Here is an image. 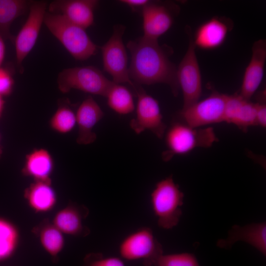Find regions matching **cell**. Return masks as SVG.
Segmentation results:
<instances>
[{
    "label": "cell",
    "instance_id": "obj_1",
    "mask_svg": "<svg viewBox=\"0 0 266 266\" xmlns=\"http://www.w3.org/2000/svg\"><path fill=\"white\" fill-rule=\"evenodd\" d=\"M127 47L131 54L129 77L136 85H167L176 97L180 89L177 67L169 59V53L158 40L143 36L129 41Z\"/></svg>",
    "mask_w": 266,
    "mask_h": 266
},
{
    "label": "cell",
    "instance_id": "obj_2",
    "mask_svg": "<svg viewBox=\"0 0 266 266\" xmlns=\"http://www.w3.org/2000/svg\"><path fill=\"white\" fill-rule=\"evenodd\" d=\"M164 137L166 149L162 158L165 162L197 148H209L219 140L212 127L194 128L177 120L166 129Z\"/></svg>",
    "mask_w": 266,
    "mask_h": 266
},
{
    "label": "cell",
    "instance_id": "obj_3",
    "mask_svg": "<svg viewBox=\"0 0 266 266\" xmlns=\"http://www.w3.org/2000/svg\"><path fill=\"white\" fill-rule=\"evenodd\" d=\"M43 22L76 60H86L97 53L98 47L88 36L85 29L62 15L46 12Z\"/></svg>",
    "mask_w": 266,
    "mask_h": 266
},
{
    "label": "cell",
    "instance_id": "obj_4",
    "mask_svg": "<svg viewBox=\"0 0 266 266\" xmlns=\"http://www.w3.org/2000/svg\"><path fill=\"white\" fill-rule=\"evenodd\" d=\"M184 197L172 175L156 184L150 195V201L160 227L170 229L178 224L182 215Z\"/></svg>",
    "mask_w": 266,
    "mask_h": 266
},
{
    "label": "cell",
    "instance_id": "obj_5",
    "mask_svg": "<svg viewBox=\"0 0 266 266\" xmlns=\"http://www.w3.org/2000/svg\"><path fill=\"white\" fill-rule=\"evenodd\" d=\"M113 82L93 66L66 68L57 78L58 88L63 93L76 89L105 97Z\"/></svg>",
    "mask_w": 266,
    "mask_h": 266
},
{
    "label": "cell",
    "instance_id": "obj_6",
    "mask_svg": "<svg viewBox=\"0 0 266 266\" xmlns=\"http://www.w3.org/2000/svg\"><path fill=\"white\" fill-rule=\"evenodd\" d=\"M118 250L123 259L142 260L144 266H153L163 254L162 244L148 227L140 228L127 235L120 242Z\"/></svg>",
    "mask_w": 266,
    "mask_h": 266
},
{
    "label": "cell",
    "instance_id": "obj_7",
    "mask_svg": "<svg viewBox=\"0 0 266 266\" xmlns=\"http://www.w3.org/2000/svg\"><path fill=\"white\" fill-rule=\"evenodd\" d=\"M137 97L135 116L130 122V127L137 134L150 131L162 139L167 129L164 122L158 101L147 94L140 85L133 87Z\"/></svg>",
    "mask_w": 266,
    "mask_h": 266
},
{
    "label": "cell",
    "instance_id": "obj_8",
    "mask_svg": "<svg viewBox=\"0 0 266 266\" xmlns=\"http://www.w3.org/2000/svg\"><path fill=\"white\" fill-rule=\"evenodd\" d=\"M126 27L117 24L107 41L101 47L104 70L110 74L112 81L117 84H134L129 77L128 55L123 41Z\"/></svg>",
    "mask_w": 266,
    "mask_h": 266
},
{
    "label": "cell",
    "instance_id": "obj_9",
    "mask_svg": "<svg viewBox=\"0 0 266 266\" xmlns=\"http://www.w3.org/2000/svg\"><path fill=\"white\" fill-rule=\"evenodd\" d=\"M226 94L213 91L205 99L182 108L177 120L194 128L224 122Z\"/></svg>",
    "mask_w": 266,
    "mask_h": 266
},
{
    "label": "cell",
    "instance_id": "obj_10",
    "mask_svg": "<svg viewBox=\"0 0 266 266\" xmlns=\"http://www.w3.org/2000/svg\"><path fill=\"white\" fill-rule=\"evenodd\" d=\"M187 31L189 36L188 48L177 68V80L183 97L182 108L200 100L202 92L201 76L195 52L196 46L190 28Z\"/></svg>",
    "mask_w": 266,
    "mask_h": 266
},
{
    "label": "cell",
    "instance_id": "obj_11",
    "mask_svg": "<svg viewBox=\"0 0 266 266\" xmlns=\"http://www.w3.org/2000/svg\"><path fill=\"white\" fill-rule=\"evenodd\" d=\"M47 2L33 1L30 12L24 25L15 39L17 65L22 72V63L33 47L44 21Z\"/></svg>",
    "mask_w": 266,
    "mask_h": 266
},
{
    "label": "cell",
    "instance_id": "obj_12",
    "mask_svg": "<svg viewBox=\"0 0 266 266\" xmlns=\"http://www.w3.org/2000/svg\"><path fill=\"white\" fill-rule=\"evenodd\" d=\"M96 0H56L49 5L50 13L62 15L71 22L86 29L93 25Z\"/></svg>",
    "mask_w": 266,
    "mask_h": 266
},
{
    "label": "cell",
    "instance_id": "obj_13",
    "mask_svg": "<svg viewBox=\"0 0 266 266\" xmlns=\"http://www.w3.org/2000/svg\"><path fill=\"white\" fill-rule=\"evenodd\" d=\"M252 51L251 58L244 72L238 93L247 100H250L255 93L263 78L266 60V40L259 39L255 41Z\"/></svg>",
    "mask_w": 266,
    "mask_h": 266
},
{
    "label": "cell",
    "instance_id": "obj_14",
    "mask_svg": "<svg viewBox=\"0 0 266 266\" xmlns=\"http://www.w3.org/2000/svg\"><path fill=\"white\" fill-rule=\"evenodd\" d=\"M103 116V111L92 97H89L82 102L76 112L78 128L76 140L78 144L88 145L96 141L97 134L93 129Z\"/></svg>",
    "mask_w": 266,
    "mask_h": 266
},
{
    "label": "cell",
    "instance_id": "obj_15",
    "mask_svg": "<svg viewBox=\"0 0 266 266\" xmlns=\"http://www.w3.org/2000/svg\"><path fill=\"white\" fill-rule=\"evenodd\" d=\"M224 122L247 132L249 127L257 126L255 103L244 99L238 94L227 95Z\"/></svg>",
    "mask_w": 266,
    "mask_h": 266
},
{
    "label": "cell",
    "instance_id": "obj_16",
    "mask_svg": "<svg viewBox=\"0 0 266 266\" xmlns=\"http://www.w3.org/2000/svg\"><path fill=\"white\" fill-rule=\"evenodd\" d=\"M143 37L158 40L172 25L173 18L165 5L150 2L142 8Z\"/></svg>",
    "mask_w": 266,
    "mask_h": 266
},
{
    "label": "cell",
    "instance_id": "obj_17",
    "mask_svg": "<svg viewBox=\"0 0 266 266\" xmlns=\"http://www.w3.org/2000/svg\"><path fill=\"white\" fill-rule=\"evenodd\" d=\"M238 241H243L250 244L266 256V223H253L244 227L234 225L229 231L227 238L218 240L217 245L221 248L229 249Z\"/></svg>",
    "mask_w": 266,
    "mask_h": 266
},
{
    "label": "cell",
    "instance_id": "obj_18",
    "mask_svg": "<svg viewBox=\"0 0 266 266\" xmlns=\"http://www.w3.org/2000/svg\"><path fill=\"white\" fill-rule=\"evenodd\" d=\"M230 30L228 20L213 17L199 27L193 38L194 43L202 49H216L223 44Z\"/></svg>",
    "mask_w": 266,
    "mask_h": 266
},
{
    "label": "cell",
    "instance_id": "obj_19",
    "mask_svg": "<svg viewBox=\"0 0 266 266\" xmlns=\"http://www.w3.org/2000/svg\"><path fill=\"white\" fill-rule=\"evenodd\" d=\"M88 213L85 207L72 204L56 214L53 225L62 233L85 236L89 233V230L83 225V220Z\"/></svg>",
    "mask_w": 266,
    "mask_h": 266
},
{
    "label": "cell",
    "instance_id": "obj_20",
    "mask_svg": "<svg viewBox=\"0 0 266 266\" xmlns=\"http://www.w3.org/2000/svg\"><path fill=\"white\" fill-rule=\"evenodd\" d=\"M54 168V161L46 149H34L25 157L22 173L35 181H51L50 176Z\"/></svg>",
    "mask_w": 266,
    "mask_h": 266
},
{
    "label": "cell",
    "instance_id": "obj_21",
    "mask_svg": "<svg viewBox=\"0 0 266 266\" xmlns=\"http://www.w3.org/2000/svg\"><path fill=\"white\" fill-rule=\"evenodd\" d=\"M25 197L30 207L37 212L50 210L57 200L51 181H35L25 190Z\"/></svg>",
    "mask_w": 266,
    "mask_h": 266
},
{
    "label": "cell",
    "instance_id": "obj_22",
    "mask_svg": "<svg viewBox=\"0 0 266 266\" xmlns=\"http://www.w3.org/2000/svg\"><path fill=\"white\" fill-rule=\"evenodd\" d=\"M33 1L0 0V36L4 39H11L10 27L13 22L24 14Z\"/></svg>",
    "mask_w": 266,
    "mask_h": 266
},
{
    "label": "cell",
    "instance_id": "obj_23",
    "mask_svg": "<svg viewBox=\"0 0 266 266\" xmlns=\"http://www.w3.org/2000/svg\"><path fill=\"white\" fill-rule=\"evenodd\" d=\"M105 97L108 106L118 114L127 115L133 112L135 109L132 93L121 84L113 82Z\"/></svg>",
    "mask_w": 266,
    "mask_h": 266
},
{
    "label": "cell",
    "instance_id": "obj_24",
    "mask_svg": "<svg viewBox=\"0 0 266 266\" xmlns=\"http://www.w3.org/2000/svg\"><path fill=\"white\" fill-rule=\"evenodd\" d=\"M76 124V113L66 105L60 106L49 121L50 128L54 132L63 134L70 133Z\"/></svg>",
    "mask_w": 266,
    "mask_h": 266
},
{
    "label": "cell",
    "instance_id": "obj_25",
    "mask_svg": "<svg viewBox=\"0 0 266 266\" xmlns=\"http://www.w3.org/2000/svg\"><path fill=\"white\" fill-rule=\"evenodd\" d=\"M18 233L9 222L0 219V261L11 256L16 248Z\"/></svg>",
    "mask_w": 266,
    "mask_h": 266
},
{
    "label": "cell",
    "instance_id": "obj_26",
    "mask_svg": "<svg viewBox=\"0 0 266 266\" xmlns=\"http://www.w3.org/2000/svg\"><path fill=\"white\" fill-rule=\"evenodd\" d=\"M41 244L51 256H56L62 250L64 239L62 233L54 225H47L40 232Z\"/></svg>",
    "mask_w": 266,
    "mask_h": 266
},
{
    "label": "cell",
    "instance_id": "obj_27",
    "mask_svg": "<svg viewBox=\"0 0 266 266\" xmlns=\"http://www.w3.org/2000/svg\"><path fill=\"white\" fill-rule=\"evenodd\" d=\"M153 266H200L196 256L191 253H182L162 255Z\"/></svg>",
    "mask_w": 266,
    "mask_h": 266
},
{
    "label": "cell",
    "instance_id": "obj_28",
    "mask_svg": "<svg viewBox=\"0 0 266 266\" xmlns=\"http://www.w3.org/2000/svg\"><path fill=\"white\" fill-rule=\"evenodd\" d=\"M85 266H125L123 261L115 257H104L101 253H93L87 256Z\"/></svg>",
    "mask_w": 266,
    "mask_h": 266
},
{
    "label": "cell",
    "instance_id": "obj_29",
    "mask_svg": "<svg viewBox=\"0 0 266 266\" xmlns=\"http://www.w3.org/2000/svg\"><path fill=\"white\" fill-rule=\"evenodd\" d=\"M13 79L9 72L5 68H0V95H9L12 91Z\"/></svg>",
    "mask_w": 266,
    "mask_h": 266
},
{
    "label": "cell",
    "instance_id": "obj_30",
    "mask_svg": "<svg viewBox=\"0 0 266 266\" xmlns=\"http://www.w3.org/2000/svg\"><path fill=\"white\" fill-rule=\"evenodd\" d=\"M266 101H258L255 103L256 108L257 126L265 128L266 127Z\"/></svg>",
    "mask_w": 266,
    "mask_h": 266
},
{
    "label": "cell",
    "instance_id": "obj_31",
    "mask_svg": "<svg viewBox=\"0 0 266 266\" xmlns=\"http://www.w3.org/2000/svg\"><path fill=\"white\" fill-rule=\"evenodd\" d=\"M120 2L134 10L140 8H142L149 3L150 1L147 0H121Z\"/></svg>",
    "mask_w": 266,
    "mask_h": 266
},
{
    "label": "cell",
    "instance_id": "obj_32",
    "mask_svg": "<svg viewBox=\"0 0 266 266\" xmlns=\"http://www.w3.org/2000/svg\"><path fill=\"white\" fill-rule=\"evenodd\" d=\"M4 40L3 37L0 36V66L3 61L5 55V48Z\"/></svg>",
    "mask_w": 266,
    "mask_h": 266
},
{
    "label": "cell",
    "instance_id": "obj_33",
    "mask_svg": "<svg viewBox=\"0 0 266 266\" xmlns=\"http://www.w3.org/2000/svg\"><path fill=\"white\" fill-rule=\"evenodd\" d=\"M4 107V100L2 97L0 95V117H1Z\"/></svg>",
    "mask_w": 266,
    "mask_h": 266
},
{
    "label": "cell",
    "instance_id": "obj_34",
    "mask_svg": "<svg viewBox=\"0 0 266 266\" xmlns=\"http://www.w3.org/2000/svg\"><path fill=\"white\" fill-rule=\"evenodd\" d=\"M2 153V148L0 145V158L1 156Z\"/></svg>",
    "mask_w": 266,
    "mask_h": 266
}]
</instances>
